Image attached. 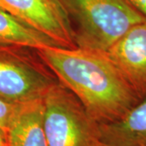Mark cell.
<instances>
[{"label": "cell", "instance_id": "cell-1", "mask_svg": "<svg viewBox=\"0 0 146 146\" xmlns=\"http://www.w3.org/2000/svg\"><path fill=\"white\" fill-rule=\"evenodd\" d=\"M36 52L98 123L119 119L141 101L106 53L62 46Z\"/></svg>", "mask_w": 146, "mask_h": 146}, {"label": "cell", "instance_id": "cell-2", "mask_svg": "<svg viewBox=\"0 0 146 146\" xmlns=\"http://www.w3.org/2000/svg\"><path fill=\"white\" fill-rule=\"evenodd\" d=\"M79 48L106 52L132 27L146 21L129 0H60Z\"/></svg>", "mask_w": 146, "mask_h": 146}, {"label": "cell", "instance_id": "cell-3", "mask_svg": "<svg viewBox=\"0 0 146 146\" xmlns=\"http://www.w3.org/2000/svg\"><path fill=\"white\" fill-rule=\"evenodd\" d=\"M43 102L48 146H102L99 123L62 84H53Z\"/></svg>", "mask_w": 146, "mask_h": 146}, {"label": "cell", "instance_id": "cell-4", "mask_svg": "<svg viewBox=\"0 0 146 146\" xmlns=\"http://www.w3.org/2000/svg\"><path fill=\"white\" fill-rule=\"evenodd\" d=\"M0 8L62 47L76 48L72 25L60 0H0Z\"/></svg>", "mask_w": 146, "mask_h": 146}, {"label": "cell", "instance_id": "cell-5", "mask_svg": "<svg viewBox=\"0 0 146 146\" xmlns=\"http://www.w3.org/2000/svg\"><path fill=\"white\" fill-rule=\"evenodd\" d=\"M55 82L54 76L40 65L0 54V98L14 104L43 99Z\"/></svg>", "mask_w": 146, "mask_h": 146}, {"label": "cell", "instance_id": "cell-6", "mask_svg": "<svg viewBox=\"0 0 146 146\" xmlns=\"http://www.w3.org/2000/svg\"><path fill=\"white\" fill-rule=\"evenodd\" d=\"M141 100L146 98V21L105 52Z\"/></svg>", "mask_w": 146, "mask_h": 146}, {"label": "cell", "instance_id": "cell-7", "mask_svg": "<svg viewBox=\"0 0 146 146\" xmlns=\"http://www.w3.org/2000/svg\"><path fill=\"white\" fill-rule=\"evenodd\" d=\"M5 136L7 146H48L43 99L17 105Z\"/></svg>", "mask_w": 146, "mask_h": 146}, {"label": "cell", "instance_id": "cell-8", "mask_svg": "<svg viewBox=\"0 0 146 146\" xmlns=\"http://www.w3.org/2000/svg\"><path fill=\"white\" fill-rule=\"evenodd\" d=\"M102 146H146V98L119 119L99 123Z\"/></svg>", "mask_w": 146, "mask_h": 146}, {"label": "cell", "instance_id": "cell-9", "mask_svg": "<svg viewBox=\"0 0 146 146\" xmlns=\"http://www.w3.org/2000/svg\"><path fill=\"white\" fill-rule=\"evenodd\" d=\"M0 45L30 48L35 50L46 47L60 46L50 37L1 8Z\"/></svg>", "mask_w": 146, "mask_h": 146}, {"label": "cell", "instance_id": "cell-10", "mask_svg": "<svg viewBox=\"0 0 146 146\" xmlns=\"http://www.w3.org/2000/svg\"><path fill=\"white\" fill-rule=\"evenodd\" d=\"M17 105L0 98V128L4 132L15 113Z\"/></svg>", "mask_w": 146, "mask_h": 146}, {"label": "cell", "instance_id": "cell-11", "mask_svg": "<svg viewBox=\"0 0 146 146\" xmlns=\"http://www.w3.org/2000/svg\"><path fill=\"white\" fill-rule=\"evenodd\" d=\"M131 4L146 17V0H129Z\"/></svg>", "mask_w": 146, "mask_h": 146}, {"label": "cell", "instance_id": "cell-12", "mask_svg": "<svg viewBox=\"0 0 146 146\" xmlns=\"http://www.w3.org/2000/svg\"><path fill=\"white\" fill-rule=\"evenodd\" d=\"M0 146H7L5 132L0 128Z\"/></svg>", "mask_w": 146, "mask_h": 146}]
</instances>
